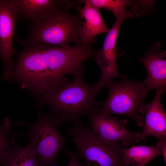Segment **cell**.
<instances>
[{
	"label": "cell",
	"mask_w": 166,
	"mask_h": 166,
	"mask_svg": "<svg viewBox=\"0 0 166 166\" xmlns=\"http://www.w3.org/2000/svg\"><path fill=\"white\" fill-rule=\"evenodd\" d=\"M93 54L91 47L81 44L69 48L28 44L19 55L12 75L42 96L61 83L65 75H82L83 64Z\"/></svg>",
	"instance_id": "6da1fadb"
},
{
	"label": "cell",
	"mask_w": 166,
	"mask_h": 166,
	"mask_svg": "<svg viewBox=\"0 0 166 166\" xmlns=\"http://www.w3.org/2000/svg\"><path fill=\"white\" fill-rule=\"evenodd\" d=\"M96 95L92 85L86 82L82 75H77L71 81L66 77L42 96L40 102L48 106L49 113L61 124H75L82 122V116L98 112L100 102L96 100Z\"/></svg>",
	"instance_id": "7a4b0ae2"
},
{
	"label": "cell",
	"mask_w": 166,
	"mask_h": 166,
	"mask_svg": "<svg viewBox=\"0 0 166 166\" xmlns=\"http://www.w3.org/2000/svg\"><path fill=\"white\" fill-rule=\"evenodd\" d=\"M72 7H59L34 21L28 38L22 44L63 48L69 47L72 43L80 44L82 20L78 13H71Z\"/></svg>",
	"instance_id": "3957f363"
},
{
	"label": "cell",
	"mask_w": 166,
	"mask_h": 166,
	"mask_svg": "<svg viewBox=\"0 0 166 166\" xmlns=\"http://www.w3.org/2000/svg\"><path fill=\"white\" fill-rule=\"evenodd\" d=\"M67 131L85 166H126L122 158L121 142L101 139L83 122L69 127Z\"/></svg>",
	"instance_id": "277c9868"
},
{
	"label": "cell",
	"mask_w": 166,
	"mask_h": 166,
	"mask_svg": "<svg viewBox=\"0 0 166 166\" xmlns=\"http://www.w3.org/2000/svg\"><path fill=\"white\" fill-rule=\"evenodd\" d=\"M117 82L113 81L108 86V96L100 102L97 113L126 116L133 119L138 127H142L144 117L139 111L145 104L149 92L143 81H132L125 76Z\"/></svg>",
	"instance_id": "5b68a950"
},
{
	"label": "cell",
	"mask_w": 166,
	"mask_h": 166,
	"mask_svg": "<svg viewBox=\"0 0 166 166\" xmlns=\"http://www.w3.org/2000/svg\"><path fill=\"white\" fill-rule=\"evenodd\" d=\"M61 123L51 114H44L39 113L38 118L34 122L22 124L27 126L26 133L12 132L13 137L23 136L28 138L27 144L35 152L39 166H46L56 161L57 155L64 148L67 139L59 131Z\"/></svg>",
	"instance_id": "8992f818"
},
{
	"label": "cell",
	"mask_w": 166,
	"mask_h": 166,
	"mask_svg": "<svg viewBox=\"0 0 166 166\" xmlns=\"http://www.w3.org/2000/svg\"><path fill=\"white\" fill-rule=\"evenodd\" d=\"M123 22L116 19L107 33L102 48L100 50H94L93 58L98 65L101 72L98 82L92 85L97 94L107 88L115 78L121 79L125 76L118 72L116 48L118 32Z\"/></svg>",
	"instance_id": "52a82bcc"
},
{
	"label": "cell",
	"mask_w": 166,
	"mask_h": 166,
	"mask_svg": "<svg viewBox=\"0 0 166 166\" xmlns=\"http://www.w3.org/2000/svg\"><path fill=\"white\" fill-rule=\"evenodd\" d=\"M18 15L14 0H0V57L4 67L3 78L6 79L12 75V58L17 53L13 39Z\"/></svg>",
	"instance_id": "ba28073f"
},
{
	"label": "cell",
	"mask_w": 166,
	"mask_h": 166,
	"mask_svg": "<svg viewBox=\"0 0 166 166\" xmlns=\"http://www.w3.org/2000/svg\"><path fill=\"white\" fill-rule=\"evenodd\" d=\"M88 116L90 128L104 140L120 142L125 146L141 141L140 132H131L126 129L128 121L126 120H119L116 117L98 113Z\"/></svg>",
	"instance_id": "9c48e42d"
},
{
	"label": "cell",
	"mask_w": 166,
	"mask_h": 166,
	"mask_svg": "<svg viewBox=\"0 0 166 166\" xmlns=\"http://www.w3.org/2000/svg\"><path fill=\"white\" fill-rule=\"evenodd\" d=\"M160 43L157 42L150 45L143 58L138 60L145 66L147 77L143 81L147 91L161 90L166 88V52L161 51Z\"/></svg>",
	"instance_id": "30bf717a"
},
{
	"label": "cell",
	"mask_w": 166,
	"mask_h": 166,
	"mask_svg": "<svg viewBox=\"0 0 166 166\" xmlns=\"http://www.w3.org/2000/svg\"><path fill=\"white\" fill-rule=\"evenodd\" d=\"M164 93L161 90H157L153 100L145 103L139 111L144 117L143 128L140 132L141 141L149 136L158 140L166 138V113L160 101Z\"/></svg>",
	"instance_id": "8fae6325"
},
{
	"label": "cell",
	"mask_w": 166,
	"mask_h": 166,
	"mask_svg": "<svg viewBox=\"0 0 166 166\" xmlns=\"http://www.w3.org/2000/svg\"><path fill=\"white\" fill-rule=\"evenodd\" d=\"M83 8L76 7L82 20L80 44L92 46L99 34L107 33L109 30L103 20L100 9L89 3L87 0H80Z\"/></svg>",
	"instance_id": "7c38bea8"
},
{
	"label": "cell",
	"mask_w": 166,
	"mask_h": 166,
	"mask_svg": "<svg viewBox=\"0 0 166 166\" xmlns=\"http://www.w3.org/2000/svg\"><path fill=\"white\" fill-rule=\"evenodd\" d=\"M18 14L26 19L35 20L57 8L75 5L73 1L66 0H14Z\"/></svg>",
	"instance_id": "4fadbf2b"
},
{
	"label": "cell",
	"mask_w": 166,
	"mask_h": 166,
	"mask_svg": "<svg viewBox=\"0 0 166 166\" xmlns=\"http://www.w3.org/2000/svg\"><path fill=\"white\" fill-rule=\"evenodd\" d=\"M161 155L160 150L154 145L132 146L123 148L122 150L123 161L126 166H145L154 158Z\"/></svg>",
	"instance_id": "5bb4252c"
},
{
	"label": "cell",
	"mask_w": 166,
	"mask_h": 166,
	"mask_svg": "<svg viewBox=\"0 0 166 166\" xmlns=\"http://www.w3.org/2000/svg\"><path fill=\"white\" fill-rule=\"evenodd\" d=\"M0 166H39V164L35 151L29 145L18 146L11 138L7 156Z\"/></svg>",
	"instance_id": "9a60e30c"
},
{
	"label": "cell",
	"mask_w": 166,
	"mask_h": 166,
	"mask_svg": "<svg viewBox=\"0 0 166 166\" xmlns=\"http://www.w3.org/2000/svg\"><path fill=\"white\" fill-rule=\"evenodd\" d=\"M12 126L10 121L6 117L0 126V165L6 159L8 150L11 145V133Z\"/></svg>",
	"instance_id": "2e32d148"
},
{
	"label": "cell",
	"mask_w": 166,
	"mask_h": 166,
	"mask_svg": "<svg viewBox=\"0 0 166 166\" xmlns=\"http://www.w3.org/2000/svg\"><path fill=\"white\" fill-rule=\"evenodd\" d=\"M65 152L69 158V161L66 166H83L79 159V156L76 153H71L68 151Z\"/></svg>",
	"instance_id": "e0dca14e"
},
{
	"label": "cell",
	"mask_w": 166,
	"mask_h": 166,
	"mask_svg": "<svg viewBox=\"0 0 166 166\" xmlns=\"http://www.w3.org/2000/svg\"><path fill=\"white\" fill-rule=\"evenodd\" d=\"M155 146L160 151L163 157L164 163H166V138L158 140Z\"/></svg>",
	"instance_id": "ac0fdd59"
},
{
	"label": "cell",
	"mask_w": 166,
	"mask_h": 166,
	"mask_svg": "<svg viewBox=\"0 0 166 166\" xmlns=\"http://www.w3.org/2000/svg\"><path fill=\"white\" fill-rule=\"evenodd\" d=\"M46 166H57L56 162L49 164Z\"/></svg>",
	"instance_id": "d6986e66"
}]
</instances>
